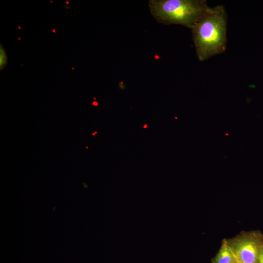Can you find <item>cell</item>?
Segmentation results:
<instances>
[{"mask_svg": "<svg viewBox=\"0 0 263 263\" xmlns=\"http://www.w3.org/2000/svg\"><path fill=\"white\" fill-rule=\"evenodd\" d=\"M227 17L222 5L209 7L191 29L199 59L204 61L223 53L226 43Z\"/></svg>", "mask_w": 263, "mask_h": 263, "instance_id": "6da1fadb", "label": "cell"}, {"mask_svg": "<svg viewBox=\"0 0 263 263\" xmlns=\"http://www.w3.org/2000/svg\"><path fill=\"white\" fill-rule=\"evenodd\" d=\"M259 263H263V246L260 254Z\"/></svg>", "mask_w": 263, "mask_h": 263, "instance_id": "8992f818", "label": "cell"}, {"mask_svg": "<svg viewBox=\"0 0 263 263\" xmlns=\"http://www.w3.org/2000/svg\"><path fill=\"white\" fill-rule=\"evenodd\" d=\"M149 6L158 22L181 25L191 29L208 7L203 0H151Z\"/></svg>", "mask_w": 263, "mask_h": 263, "instance_id": "7a4b0ae2", "label": "cell"}, {"mask_svg": "<svg viewBox=\"0 0 263 263\" xmlns=\"http://www.w3.org/2000/svg\"><path fill=\"white\" fill-rule=\"evenodd\" d=\"M212 263H239L227 245L225 239L214 258Z\"/></svg>", "mask_w": 263, "mask_h": 263, "instance_id": "277c9868", "label": "cell"}, {"mask_svg": "<svg viewBox=\"0 0 263 263\" xmlns=\"http://www.w3.org/2000/svg\"><path fill=\"white\" fill-rule=\"evenodd\" d=\"M0 70H1L7 64L6 54L1 45H0Z\"/></svg>", "mask_w": 263, "mask_h": 263, "instance_id": "5b68a950", "label": "cell"}, {"mask_svg": "<svg viewBox=\"0 0 263 263\" xmlns=\"http://www.w3.org/2000/svg\"><path fill=\"white\" fill-rule=\"evenodd\" d=\"M225 240L239 263H259L263 246V234L260 231H243Z\"/></svg>", "mask_w": 263, "mask_h": 263, "instance_id": "3957f363", "label": "cell"}]
</instances>
